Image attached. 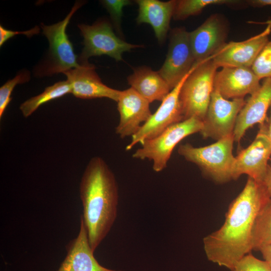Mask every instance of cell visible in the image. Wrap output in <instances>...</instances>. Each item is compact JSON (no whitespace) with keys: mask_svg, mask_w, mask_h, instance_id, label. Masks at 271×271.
Returning <instances> with one entry per match:
<instances>
[{"mask_svg":"<svg viewBox=\"0 0 271 271\" xmlns=\"http://www.w3.org/2000/svg\"><path fill=\"white\" fill-rule=\"evenodd\" d=\"M270 198L263 183L248 177L242 191L229 205L223 225L203 239L209 261L231 270L251 252L254 221Z\"/></svg>","mask_w":271,"mask_h":271,"instance_id":"1","label":"cell"},{"mask_svg":"<svg viewBox=\"0 0 271 271\" xmlns=\"http://www.w3.org/2000/svg\"><path fill=\"white\" fill-rule=\"evenodd\" d=\"M83 220L94 251L111 229L117 216L118 190L115 177L104 160L90 159L79 187Z\"/></svg>","mask_w":271,"mask_h":271,"instance_id":"2","label":"cell"},{"mask_svg":"<svg viewBox=\"0 0 271 271\" xmlns=\"http://www.w3.org/2000/svg\"><path fill=\"white\" fill-rule=\"evenodd\" d=\"M234 142L233 134H231L205 147H194L188 143L181 145L178 152L213 180L223 183L232 180L235 159L232 153Z\"/></svg>","mask_w":271,"mask_h":271,"instance_id":"3","label":"cell"},{"mask_svg":"<svg viewBox=\"0 0 271 271\" xmlns=\"http://www.w3.org/2000/svg\"><path fill=\"white\" fill-rule=\"evenodd\" d=\"M218 68L211 58L195 65L181 87L179 99L183 120L204 119L214 90Z\"/></svg>","mask_w":271,"mask_h":271,"instance_id":"4","label":"cell"},{"mask_svg":"<svg viewBox=\"0 0 271 271\" xmlns=\"http://www.w3.org/2000/svg\"><path fill=\"white\" fill-rule=\"evenodd\" d=\"M203 121L192 117L175 123L158 136L145 141L132 154L134 159L153 161V169L156 172L164 170L167 166L173 151L185 138L200 132Z\"/></svg>","mask_w":271,"mask_h":271,"instance_id":"5","label":"cell"},{"mask_svg":"<svg viewBox=\"0 0 271 271\" xmlns=\"http://www.w3.org/2000/svg\"><path fill=\"white\" fill-rule=\"evenodd\" d=\"M83 37L84 47L78 59L79 64L88 63L91 56L107 55L116 61H122V54L140 45L127 43L117 37L110 24L106 21H100L92 25L78 26Z\"/></svg>","mask_w":271,"mask_h":271,"instance_id":"6","label":"cell"},{"mask_svg":"<svg viewBox=\"0 0 271 271\" xmlns=\"http://www.w3.org/2000/svg\"><path fill=\"white\" fill-rule=\"evenodd\" d=\"M82 5V2H76L62 21L49 26L41 24L43 34L48 40L50 46L49 61L44 70L45 75L63 73L81 66L66 30L72 16Z\"/></svg>","mask_w":271,"mask_h":271,"instance_id":"7","label":"cell"},{"mask_svg":"<svg viewBox=\"0 0 271 271\" xmlns=\"http://www.w3.org/2000/svg\"><path fill=\"white\" fill-rule=\"evenodd\" d=\"M168 53L158 72L172 90L196 65L189 32L184 27L170 32Z\"/></svg>","mask_w":271,"mask_h":271,"instance_id":"8","label":"cell"},{"mask_svg":"<svg viewBox=\"0 0 271 271\" xmlns=\"http://www.w3.org/2000/svg\"><path fill=\"white\" fill-rule=\"evenodd\" d=\"M245 102L244 98L225 99L214 89L200 132L203 138L218 141L233 134L238 115Z\"/></svg>","mask_w":271,"mask_h":271,"instance_id":"9","label":"cell"},{"mask_svg":"<svg viewBox=\"0 0 271 271\" xmlns=\"http://www.w3.org/2000/svg\"><path fill=\"white\" fill-rule=\"evenodd\" d=\"M268 123L259 124V130L251 144L235 157L232 180L243 174L258 182H263L271 158V144L267 134Z\"/></svg>","mask_w":271,"mask_h":271,"instance_id":"10","label":"cell"},{"mask_svg":"<svg viewBox=\"0 0 271 271\" xmlns=\"http://www.w3.org/2000/svg\"><path fill=\"white\" fill-rule=\"evenodd\" d=\"M194 67L170 91L156 112L131 137V141L126 147V150L129 151L137 144H142L145 141L158 136L171 125L183 120L179 99L180 92L183 84Z\"/></svg>","mask_w":271,"mask_h":271,"instance_id":"11","label":"cell"},{"mask_svg":"<svg viewBox=\"0 0 271 271\" xmlns=\"http://www.w3.org/2000/svg\"><path fill=\"white\" fill-rule=\"evenodd\" d=\"M271 25L258 34L240 42L225 43L210 57L219 67H251L257 56L269 41Z\"/></svg>","mask_w":271,"mask_h":271,"instance_id":"12","label":"cell"},{"mask_svg":"<svg viewBox=\"0 0 271 271\" xmlns=\"http://www.w3.org/2000/svg\"><path fill=\"white\" fill-rule=\"evenodd\" d=\"M228 25L220 14L209 16L199 27L189 32L196 64L210 58L226 42Z\"/></svg>","mask_w":271,"mask_h":271,"instance_id":"13","label":"cell"},{"mask_svg":"<svg viewBox=\"0 0 271 271\" xmlns=\"http://www.w3.org/2000/svg\"><path fill=\"white\" fill-rule=\"evenodd\" d=\"M117 103L119 121L115 132L122 139L135 134L152 114L150 103L131 87L121 91Z\"/></svg>","mask_w":271,"mask_h":271,"instance_id":"14","label":"cell"},{"mask_svg":"<svg viewBox=\"0 0 271 271\" xmlns=\"http://www.w3.org/2000/svg\"><path fill=\"white\" fill-rule=\"evenodd\" d=\"M95 69L94 65L87 63L63 72L70 85L71 93L81 99L107 98L117 102L121 90L104 84Z\"/></svg>","mask_w":271,"mask_h":271,"instance_id":"15","label":"cell"},{"mask_svg":"<svg viewBox=\"0 0 271 271\" xmlns=\"http://www.w3.org/2000/svg\"><path fill=\"white\" fill-rule=\"evenodd\" d=\"M260 80L251 67H223L215 74L214 89L227 99L244 98L259 88Z\"/></svg>","mask_w":271,"mask_h":271,"instance_id":"16","label":"cell"},{"mask_svg":"<svg viewBox=\"0 0 271 271\" xmlns=\"http://www.w3.org/2000/svg\"><path fill=\"white\" fill-rule=\"evenodd\" d=\"M271 106V78L263 79L259 88L251 94L239 113L233 131L234 142L239 143L246 130L254 124L266 122Z\"/></svg>","mask_w":271,"mask_h":271,"instance_id":"17","label":"cell"},{"mask_svg":"<svg viewBox=\"0 0 271 271\" xmlns=\"http://www.w3.org/2000/svg\"><path fill=\"white\" fill-rule=\"evenodd\" d=\"M66 248L67 255L57 271H123L108 269L98 263L81 218L78 234L68 244Z\"/></svg>","mask_w":271,"mask_h":271,"instance_id":"18","label":"cell"},{"mask_svg":"<svg viewBox=\"0 0 271 271\" xmlns=\"http://www.w3.org/2000/svg\"><path fill=\"white\" fill-rule=\"evenodd\" d=\"M135 2L139 6L137 23L150 24L159 43H164L170 29L176 1L137 0Z\"/></svg>","mask_w":271,"mask_h":271,"instance_id":"19","label":"cell"},{"mask_svg":"<svg viewBox=\"0 0 271 271\" xmlns=\"http://www.w3.org/2000/svg\"><path fill=\"white\" fill-rule=\"evenodd\" d=\"M127 80L130 87L150 103L162 101L171 90L158 71L146 66L136 68Z\"/></svg>","mask_w":271,"mask_h":271,"instance_id":"20","label":"cell"},{"mask_svg":"<svg viewBox=\"0 0 271 271\" xmlns=\"http://www.w3.org/2000/svg\"><path fill=\"white\" fill-rule=\"evenodd\" d=\"M71 92V89L68 80L57 82L46 87L41 94L32 97L22 103L20 109L23 116L28 117L42 104Z\"/></svg>","mask_w":271,"mask_h":271,"instance_id":"21","label":"cell"},{"mask_svg":"<svg viewBox=\"0 0 271 271\" xmlns=\"http://www.w3.org/2000/svg\"><path fill=\"white\" fill-rule=\"evenodd\" d=\"M271 244V198L258 212L252 232V250L259 251Z\"/></svg>","mask_w":271,"mask_h":271,"instance_id":"22","label":"cell"},{"mask_svg":"<svg viewBox=\"0 0 271 271\" xmlns=\"http://www.w3.org/2000/svg\"><path fill=\"white\" fill-rule=\"evenodd\" d=\"M236 3L229 0H179L176 1L173 18L175 20H183L190 16L200 14L207 7L215 5Z\"/></svg>","mask_w":271,"mask_h":271,"instance_id":"23","label":"cell"},{"mask_svg":"<svg viewBox=\"0 0 271 271\" xmlns=\"http://www.w3.org/2000/svg\"><path fill=\"white\" fill-rule=\"evenodd\" d=\"M30 79L29 72L24 71L16 75L14 78L9 80L0 88V118L1 119L5 110L10 103L11 95L15 86L27 82Z\"/></svg>","mask_w":271,"mask_h":271,"instance_id":"24","label":"cell"},{"mask_svg":"<svg viewBox=\"0 0 271 271\" xmlns=\"http://www.w3.org/2000/svg\"><path fill=\"white\" fill-rule=\"evenodd\" d=\"M251 68L260 80L271 78V40L261 50Z\"/></svg>","mask_w":271,"mask_h":271,"instance_id":"25","label":"cell"},{"mask_svg":"<svg viewBox=\"0 0 271 271\" xmlns=\"http://www.w3.org/2000/svg\"><path fill=\"white\" fill-rule=\"evenodd\" d=\"M230 271H271L267 262L249 253L243 256Z\"/></svg>","mask_w":271,"mask_h":271,"instance_id":"26","label":"cell"},{"mask_svg":"<svg viewBox=\"0 0 271 271\" xmlns=\"http://www.w3.org/2000/svg\"><path fill=\"white\" fill-rule=\"evenodd\" d=\"M100 2L109 12L114 26L120 32L123 8L131 5V2L128 0H103Z\"/></svg>","mask_w":271,"mask_h":271,"instance_id":"27","label":"cell"},{"mask_svg":"<svg viewBox=\"0 0 271 271\" xmlns=\"http://www.w3.org/2000/svg\"><path fill=\"white\" fill-rule=\"evenodd\" d=\"M40 32L39 27L36 26L34 28L24 31H14L5 29L3 26H0V46L2 47L3 44L9 39L12 38L14 36L19 34L25 35L27 37L30 38L32 36L38 34Z\"/></svg>","mask_w":271,"mask_h":271,"instance_id":"28","label":"cell"},{"mask_svg":"<svg viewBox=\"0 0 271 271\" xmlns=\"http://www.w3.org/2000/svg\"><path fill=\"white\" fill-rule=\"evenodd\" d=\"M262 257L271 268V244L262 246L260 250Z\"/></svg>","mask_w":271,"mask_h":271,"instance_id":"29","label":"cell"},{"mask_svg":"<svg viewBox=\"0 0 271 271\" xmlns=\"http://www.w3.org/2000/svg\"><path fill=\"white\" fill-rule=\"evenodd\" d=\"M262 183L266 188L271 198V166L270 165L268 166L266 175Z\"/></svg>","mask_w":271,"mask_h":271,"instance_id":"30","label":"cell"},{"mask_svg":"<svg viewBox=\"0 0 271 271\" xmlns=\"http://www.w3.org/2000/svg\"><path fill=\"white\" fill-rule=\"evenodd\" d=\"M253 7H262L271 6V0H253L249 1Z\"/></svg>","mask_w":271,"mask_h":271,"instance_id":"31","label":"cell"},{"mask_svg":"<svg viewBox=\"0 0 271 271\" xmlns=\"http://www.w3.org/2000/svg\"><path fill=\"white\" fill-rule=\"evenodd\" d=\"M270 116L269 120L268 123V127H267V134L268 137L269 138V141L271 144V106L270 107ZM271 166V158H270V165Z\"/></svg>","mask_w":271,"mask_h":271,"instance_id":"32","label":"cell"},{"mask_svg":"<svg viewBox=\"0 0 271 271\" xmlns=\"http://www.w3.org/2000/svg\"><path fill=\"white\" fill-rule=\"evenodd\" d=\"M249 23L251 24H270L271 25V18L265 22H254V21H249Z\"/></svg>","mask_w":271,"mask_h":271,"instance_id":"33","label":"cell"}]
</instances>
